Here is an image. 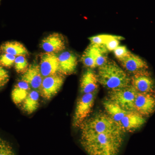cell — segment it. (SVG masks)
<instances>
[{
    "label": "cell",
    "mask_w": 155,
    "mask_h": 155,
    "mask_svg": "<svg viewBox=\"0 0 155 155\" xmlns=\"http://www.w3.org/2000/svg\"><path fill=\"white\" fill-rule=\"evenodd\" d=\"M39 65L43 78L57 74L59 69L58 56L55 54L42 53L40 55Z\"/></svg>",
    "instance_id": "obj_10"
},
{
    "label": "cell",
    "mask_w": 155,
    "mask_h": 155,
    "mask_svg": "<svg viewBox=\"0 0 155 155\" xmlns=\"http://www.w3.org/2000/svg\"><path fill=\"white\" fill-rule=\"evenodd\" d=\"M124 133H102L81 136L80 143L88 155H118Z\"/></svg>",
    "instance_id": "obj_1"
},
{
    "label": "cell",
    "mask_w": 155,
    "mask_h": 155,
    "mask_svg": "<svg viewBox=\"0 0 155 155\" xmlns=\"http://www.w3.org/2000/svg\"><path fill=\"white\" fill-rule=\"evenodd\" d=\"M40 45L45 52L56 54L65 49L66 41L62 34L55 32L43 39Z\"/></svg>",
    "instance_id": "obj_9"
},
{
    "label": "cell",
    "mask_w": 155,
    "mask_h": 155,
    "mask_svg": "<svg viewBox=\"0 0 155 155\" xmlns=\"http://www.w3.org/2000/svg\"><path fill=\"white\" fill-rule=\"evenodd\" d=\"M58 58L60 74L69 75L75 72L78 65V58L74 53L66 51L61 53Z\"/></svg>",
    "instance_id": "obj_11"
},
{
    "label": "cell",
    "mask_w": 155,
    "mask_h": 155,
    "mask_svg": "<svg viewBox=\"0 0 155 155\" xmlns=\"http://www.w3.org/2000/svg\"><path fill=\"white\" fill-rule=\"evenodd\" d=\"M81 60L83 65L89 69H94L97 67L94 57L89 46L84 52Z\"/></svg>",
    "instance_id": "obj_21"
},
{
    "label": "cell",
    "mask_w": 155,
    "mask_h": 155,
    "mask_svg": "<svg viewBox=\"0 0 155 155\" xmlns=\"http://www.w3.org/2000/svg\"><path fill=\"white\" fill-rule=\"evenodd\" d=\"M130 84L137 92L155 94V81L147 69L133 74Z\"/></svg>",
    "instance_id": "obj_7"
},
{
    "label": "cell",
    "mask_w": 155,
    "mask_h": 155,
    "mask_svg": "<svg viewBox=\"0 0 155 155\" xmlns=\"http://www.w3.org/2000/svg\"><path fill=\"white\" fill-rule=\"evenodd\" d=\"M111 36L112 35H99L91 37L89 38V39L90 41L91 44L105 45Z\"/></svg>",
    "instance_id": "obj_26"
},
{
    "label": "cell",
    "mask_w": 155,
    "mask_h": 155,
    "mask_svg": "<svg viewBox=\"0 0 155 155\" xmlns=\"http://www.w3.org/2000/svg\"><path fill=\"white\" fill-rule=\"evenodd\" d=\"M123 39L124 38L122 37L112 35L104 46L108 51H114V50L119 45L120 41Z\"/></svg>",
    "instance_id": "obj_24"
},
{
    "label": "cell",
    "mask_w": 155,
    "mask_h": 155,
    "mask_svg": "<svg viewBox=\"0 0 155 155\" xmlns=\"http://www.w3.org/2000/svg\"><path fill=\"white\" fill-rule=\"evenodd\" d=\"M104 106L107 114L119 125L121 120L128 112L109 99L104 101Z\"/></svg>",
    "instance_id": "obj_18"
},
{
    "label": "cell",
    "mask_w": 155,
    "mask_h": 155,
    "mask_svg": "<svg viewBox=\"0 0 155 155\" xmlns=\"http://www.w3.org/2000/svg\"><path fill=\"white\" fill-rule=\"evenodd\" d=\"M8 72L0 66V89L5 86L9 81Z\"/></svg>",
    "instance_id": "obj_28"
},
{
    "label": "cell",
    "mask_w": 155,
    "mask_h": 155,
    "mask_svg": "<svg viewBox=\"0 0 155 155\" xmlns=\"http://www.w3.org/2000/svg\"><path fill=\"white\" fill-rule=\"evenodd\" d=\"M31 90L29 84L25 81L20 80L15 85L12 90L11 97L14 104H22Z\"/></svg>",
    "instance_id": "obj_17"
},
{
    "label": "cell",
    "mask_w": 155,
    "mask_h": 155,
    "mask_svg": "<svg viewBox=\"0 0 155 155\" xmlns=\"http://www.w3.org/2000/svg\"><path fill=\"white\" fill-rule=\"evenodd\" d=\"M16 57L10 54H0V66L3 67L11 68L14 66Z\"/></svg>",
    "instance_id": "obj_23"
},
{
    "label": "cell",
    "mask_w": 155,
    "mask_h": 155,
    "mask_svg": "<svg viewBox=\"0 0 155 155\" xmlns=\"http://www.w3.org/2000/svg\"><path fill=\"white\" fill-rule=\"evenodd\" d=\"M89 46L94 57L97 67H101L107 62L108 51L104 45L91 44Z\"/></svg>",
    "instance_id": "obj_20"
},
{
    "label": "cell",
    "mask_w": 155,
    "mask_h": 155,
    "mask_svg": "<svg viewBox=\"0 0 155 155\" xmlns=\"http://www.w3.org/2000/svg\"><path fill=\"white\" fill-rule=\"evenodd\" d=\"M0 1H1V0H0Z\"/></svg>",
    "instance_id": "obj_29"
},
{
    "label": "cell",
    "mask_w": 155,
    "mask_h": 155,
    "mask_svg": "<svg viewBox=\"0 0 155 155\" xmlns=\"http://www.w3.org/2000/svg\"><path fill=\"white\" fill-rule=\"evenodd\" d=\"M64 78V75L58 73L44 78L38 90L41 95L45 99H51L61 89Z\"/></svg>",
    "instance_id": "obj_6"
},
{
    "label": "cell",
    "mask_w": 155,
    "mask_h": 155,
    "mask_svg": "<svg viewBox=\"0 0 155 155\" xmlns=\"http://www.w3.org/2000/svg\"><path fill=\"white\" fill-rule=\"evenodd\" d=\"M137 92L130 84L129 86L110 91L109 99L127 111H134V102Z\"/></svg>",
    "instance_id": "obj_4"
},
{
    "label": "cell",
    "mask_w": 155,
    "mask_h": 155,
    "mask_svg": "<svg viewBox=\"0 0 155 155\" xmlns=\"http://www.w3.org/2000/svg\"><path fill=\"white\" fill-rule=\"evenodd\" d=\"M119 61L126 71L133 74L148 68L147 64L143 59L131 52Z\"/></svg>",
    "instance_id": "obj_13"
},
{
    "label": "cell",
    "mask_w": 155,
    "mask_h": 155,
    "mask_svg": "<svg viewBox=\"0 0 155 155\" xmlns=\"http://www.w3.org/2000/svg\"><path fill=\"white\" fill-rule=\"evenodd\" d=\"M80 127L81 136L102 133H124L125 131L107 114L99 113L88 118Z\"/></svg>",
    "instance_id": "obj_3"
},
{
    "label": "cell",
    "mask_w": 155,
    "mask_h": 155,
    "mask_svg": "<svg viewBox=\"0 0 155 155\" xmlns=\"http://www.w3.org/2000/svg\"><path fill=\"white\" fill-rule=\"evenodd\" d=\"M95 93L84 94L78 101L73 116L72 124L74 127H80L88 118L94 105Z\"/></svg>",
    "instance_id": "obj_5"
},
{
    "label": "cell",
    "mask_w": 155,
    "mask_h": 155,
    "mask_svg": "<svg viewBox=\"0 0 155 155\" xmlns=\"http://www.w3.org/2000/svg\"><path fill=\"white\" fill-rule=\"evenodd\" d=\"M14 66L17 73L23 74L28 69L29 65L25 56H19L16 57Z\"/></svg>",
    "instance_id": "obj_22"
},
{
    "label": "cell",
    "mask_w": 155,
    "mask_h": 155,
    "mask_svg": "<svg viewBox=\"0 0 155 155\" xmlns=\"http://www.w3.org/2000/svg\"><path fill=\"white\" fill-rule=\"evenodd\" d=\"M114 55L118 61L123 59L130 52L125 46L119 45L114 51Z\"/></svg>",
    "instance_id": "obj_27"
},
{
    "label": "cell",
    "mask_w": 155,
    "mask_h": 155,
    "mask_svg": "<svg viewBox=\"0 0 155 155\" xmlns=\"http://www.w3.org/2000/svg\"><path fill=\"white\" fill-rule=\"evenodd\" d=\"M39 91L37 90H31L28 96L22 103V109L28 114H32L39 106Z\"/></svg>",
    "instance_id": "obj_19"
},
{
    "label": "cell",
    "mask_w": 155,
    "mask_h": 155,
    "mask_svg": "<svg viewBox=\"0 0 155 155\" xmlns=\"http://www.w3.org/2000/svg\"><path fill=\"white\" fill-rule=\"evenodd\" d=\"M10 54L15 57L27 56L28 55V50L21 43L16 41H7L0 46V54Z\"/></svg>",
    "instance_id": "obj_16"
},
{
    "label": "cell",
    "mask_w": 155,
    "mask_h": 155,
    "mask_svg": "<svg viewBox=\"0 0 155 155\" xmlns=\"http://www.w3.org/2000/svg\"><path fill=\"white\" fill-rule=\"evenodd\" d=\"M43 78L39 65L34 63L29 65L26 71L22 74L21 80L28 83L31 88L39 90Z\"/></svg>",
    "instance_id": "obj_14"
},
{
    "label": "cell",
    "mask_w": 155,
    "mask_h": 155,
    "mask_svg": "<svg viewBox=\"0 0 155 155\" xmlns=\"http://www.w3.org/2000/svg\"><path fill=\"white\" fill-rule=\"evenodd\" d=\"M134 111L144 117L152 114L155 111V94L137 92Z\"/></svg>",
    "instance_id": "obj_8"
},
{
    "label": "cell",
    "mask_w": 155,
    "mask_h": 155,
    "mask_svg": "<svg viewBox=\"0 0 155 155\" xmlns=\"http://www.w3.org/2000/svg\"><path fill=\"white\" fill-rule=\"evenodd\" d=\"M99 83L97 74L91 69H88L84 73L81 79V91L84 94L95 93Z\"/></svg>",
    "instance_id": "obj_15"
},
{
    "label": "cell",
    "mask_w": 155,
    "mask_h": 155,
    "mask_svg": "<svg viewBox=\"0 0 155 155\" xmlns=\"http://www.w3.org/2000/svg\"><path fill=\"white\" fill-rule=\"evenodd\" d=\"M97 75L99 83L110 91L130 85V77L112 60H108L105 64L98 67Z\"/></svg>",
    "instance_id": "obj_2"
},
{
    "label": "cell",
    "mask_w": 155,
    "mask_h": 155,
    "mask_svg": "<svg viewBox=\"0 0 155 155\" xmlns=\"http://www.w3.org/2000/svg\"><path fill=\"white\" fill-rule=\"evenodd\" d=\"M146 122L144 116L135 111H128L119 125L125 132H132L141 127Z\"/></svg>",
    "instance_id": "obj_12"
},
{
    "label": "cell",
    "mask_w": 155,
    "mask_h": 155,
    "mask_svg": "<svg viewBox=\"0 0 155 155\" xmlns=\"http://www.w3.org/2000/svg\"><path fill=\"white\" fill-rule=\"evenodd\" d=\"M0 155H16L10 143L0 137Z\"/></svg>",
    "instance_id": "obj_25"
}]
</instances>
